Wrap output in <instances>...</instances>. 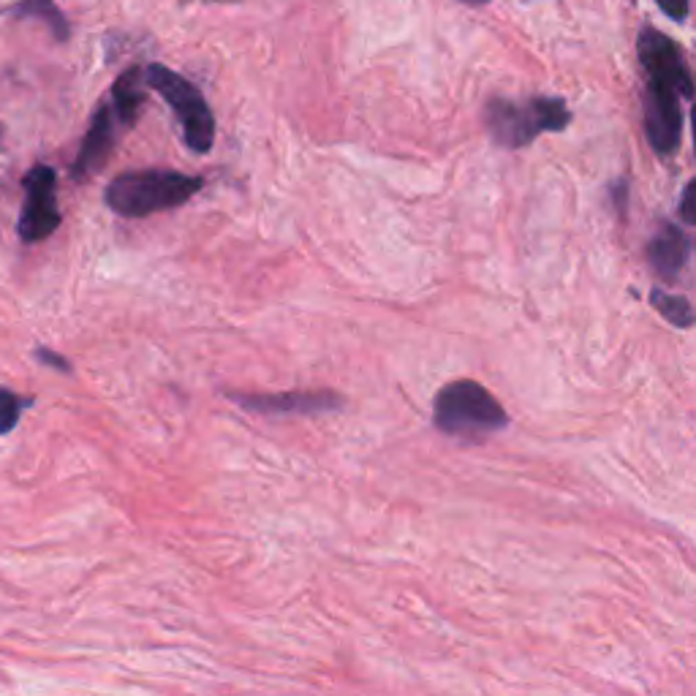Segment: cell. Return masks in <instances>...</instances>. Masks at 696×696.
<instances>
[{
	"mask_svg": "<svg viewBox=\"0 0 696 696\" xmlns=\"http://www.w3.org/2000/svg\"><path fill=\"white\" fill-rule=\"evenodd\" d=\"M204 188V180L194 174L170 170H142L117 174L106 185L104 202L123 218H147L153 213L174 209L191 202Z\"/></svg>",
	"mask_w": 696,
	"mask_h": 696,
	"instance_id": "1",
	"label": "cell"
},
{
	"mask_svg": "<svg viewBox=\"0 0 696 696\" xmlns=\"http://www.w3.org/2000/svg\"><path fill=\"white\" fill-rule=\"evenodd\" d=\"M147 88L164 95L172 106L183 129L185 147L196 155H207L215 142V115L202 90L164 63L147 65Z\"/></svg>",
	"mask_w": 696,
	"mask_h": 696,
	"instance_id": "2",
	"label": "cell"
},
{
	"mask_svg": "<svg viewBox=\"0 0 696 696\" xmlns=\"http://www.w3.org/2000/svg\"><path fill=\"white\" fill-rule=\"evenodd\" d=\"M436 424L449 436H482L503 428L506 411L477 381H454L438 392Z\"/></svg>",
	"mask_w": 696,
	"mask_h": 696,
	"instance_id": "3",
	"label": "cell"
},
{
	"mask_svg": "<svg viewBox=\"0 0 696 696\" xmlns=\"http://www.w3.org/2000/svg\"><path fill=\"white\" fill-rule=\"evenodd\" d=\"M25 202L20 213V239L22 243H44L60 229L58 207V177L55 170L47 164L33 166L25 174Z\"/></svg>",
	"mask_w": 696,
	"mask_h": 696,
	"instance_id": "4",
	"label": "cell"
},
{
	"mask_svg": "<svg viewBox=\"0 0 696 696\" xmlns=\"http://www.w3.org/2000/svg\"><path fill=\"white\" fill-rule=\"evenodd\" d=\"M229 398L239 408L267 413V417H316V413L338 411L344 406V398L332 389H294V392L269 395L229 392Z\"/></svg>",
	"mask_w": 696,
	"mask_h": 696,
	"instance_id": "5",
	"label": "cell"
},
{
	"mask_svg": "<svg viewBox=\"0 0 696 696\" xmlns=\"http://www.w3.org/2000/svg\"><path fill=\"white\" fill-rule=\"evenodd\" d=\"M639 60L645 65V71L651 74V82L658 85H667L675 90L683 99H692L694 95V82L688 76L686 63H683L680 50L675 47V41H669L667 35L658 33V30H642L639 35Z\"/></svg>",
	"mask_w": 696,
	"mask_h": 696,
	"instance_id": "6",
	"label": "cell"
},
{
	"mask_svg": "<svg viewBox=\"0 0 696 696\" xmlns=\"http://www.w3.org/2000/svg\"><path fill=\"white\" fill-rule=\"evenodd\" d=\"M680 125V104H677L675 90L651 82L645 93V131L651 147L662 155H669L672 150H677Z\"/></svg>",
	"mask_w": 696,
	"mask_h": 696,
	"instance_id": "7",
	"label": "cell"
},
{
	"mask_svg": "<svg viewBox=\"0 0 696 696\" xmlns=\"http://www.w3.org/2000/svg\"><path fill=\"white\" fill-rule=\"evenodd\" d=\"M117 125L120 120L110 104L99 106V112L93 115L85 142H82L80 153H76L74 166H71V177L74 180H88L95 172H101L110 161L112 150L117 145Z\"/></svg>",
	"mask_w": 696,
	"mask_h": 696,
	"instance_id": "8",
	"label": "cell"
},
{
	"mask_svg": "<svg viewBox=\"0 0 696 696\" xmlns=\"http://www.w3.org/2000/svg\"><path fill=\"white\" fill-rule=\"evenodd\" d=\"M484 123H488L493 140L503 147L531 145L533 136L542 134V131H539L536 117H533L531 104L520 106L506 99L490 101L488 110H484Z\"/></svg>",
	"mask_w": 696,
	"mask_h": 696,
	"instance_id": "9",
	"label": "cell"
},
{
	"mask_svg": "<svg viewBox=\"0 0 696 696\" xmlns=\"http://www.w3.org/2000/svg\"><path fill=\"white\" fill-rule=\"evenodd\" d=\"M145 88H147V69L142 65H131L117 76L112 85V110L120 120V125L131 129L140 120V110L145 104Z\"/></svg>",
	"mask_w": 696,
	"mask_h": 696,
	"instance_id": "10",
	"label": "cell"
},
{
	"mask_svg": "<svg viewBox=\"0 0 696 696\" xmlns=\"http://www.w3.org/2000/svg\"><path fill=\"white\" fill-rule=\"evenodd\" d=\"M647 256H651V264L656 267V273L662 275V278H675L688 259L686 234L675 229V226H664V229L653 237Z\"/></svg>",
	"mask_w": 696,
	"mask_h": 696,
	"instance_id": "11",
	"label": "cell"
},
{
	"mask_svg": "<svg viewBox=\"0 0 696 696\" xmlns=\"http://www.w3.org/2000/svg\"><path fill=\"white\" fill-rule=\"evenodd\" d=\"M11 17H20V20L22 17H28V20H41L58 41H69L71 35L69 20H65L63 11L58 9L55 0H20V3L11 9Z\"/></svg>",
	"mask_w": 696,
	"mask_h": 696,
	"instance_id": "12",
	"label": "cell"
},
{
	"mask_svg": "<svg viewBox=\"0 0 696 696\" xmlns=\"http://www.w3.org/2000/svg\"><path fill=\"white\" fill-rule=\"evenodd\" d=\"M651 305L669 324H675V327L688 329L696 324V310L692 308V303H688L686 297H680V294H667L662 289H653L651 291Z\"/></svg>",
	"mask_w": 696,
	"mask_h": 696,
	"instance_id": "13",
	"label": "cell"
},
{
	"mask_svg": "<svg viewBox=\"0 0 696 696\" xmlns=\"http://www.w3.org/2000/svg\"><path fill=\"white\" fill-rule=\"evenodd\" d=\"M531 110L539 131H563L569 125V117H572L561 99H533Z\"/></svg>",
	"mask_w": 696,
	"mask_h": 696,
	"instance_id": "14",
	"label": "cell"
},
{
	"mask_svg": "<svg viewBox=\"0 0 696 696\" xmlns=\"http://www.w3.org/2000/svg\"><path fill=\"white\" fill-rule=\"evenodd\" d=\"M30 406H33V398H22V395L11 392V389L0 387V436L11 433Z\"/></svg>",
	"mask_w": 696,
	"mask_h": 696,
	"instance_id": "15",
	"label": "cell"
},
{
	"mask_svg": "<svg viewBox=\"0 0 696 696\" xmlns=\"http://www.w3.org/2000/svg\"><path fill=\"white\" fill-rule=\"evenodd\" d=\"M35 359H39L41 365H47V368L60 370V373H71V370H74V368H71L69 359L63 357V354L52 351V348H44V346L35 348Z\"/></svg>",
	"mask_w": 696,
	"mask_h": 696,
	"instance_id": "16",
	"label": "cell"
},
{
	"mask_svg": "<svg viewBox=\"0 0 696 696\" xmlns=\"http://www.w3.org/2000/svg\"><path fill=\"white\" fill-rule=\"evenodd\" d=\"M680 218L686 221V224L696 226V177L686 185V191H683L680 196Z\"/></svg>",
	"mask_w": 696,
	"mask_h": 696,
	"instance_id": "17",
	"label": "cell"
},
{
	"mask_svg": "<svg viewBox=\"0 0 696 696\" xmlns=\"http://www.w3.org/2000/svg\"><path fill=\"white\" fill-rule=\"evenodd\" d=\"M658 9L669 17V20L680 22L688 17V0H656Z\"/></svg>",
	"mask_w": 696,
	"mask_h": 696,
	"instance_id": "18",
	"label": "cell"
},
{
	"mask_svg": "<svg viewBox=\"0 0 696 696\" xmlns=\"http://www.w3.org/2000/svg\"><path fill=\"white\" fill-rule=\"evenodd\" d=\"M463 3H468V6H484V3H490V0H463Z\"/></svg>",
	"mask_w": 696,
	"mask_h": 696,
	"instance_id": "19",
	"label": "cell"
},
{
	"mask_svg": "<svg viewBox=\"0 0 696 696\" xmlns=\"http://www.w3.org/2000/svg\"><path fill=\"white\" fill-rule=\"evenodd\" d=\"M692 120H694V150H696V106H694V112H692Z\"/></svg>",
	"mask_w": 696,
	"mask_h": 696,
	"instance_id": "20",
	"label": "cell"
}]
</instances>
